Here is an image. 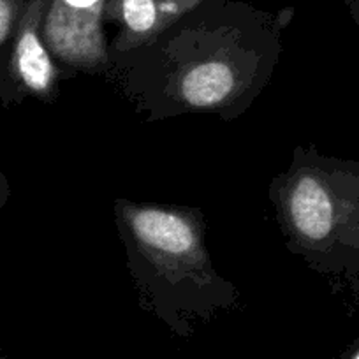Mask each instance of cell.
Returning <instances> with one entry per match:
<instances>
[{
    "mask_svg": "<svg viewBox=\"0 0 359 359\" xmlns=\"http://www.w3.org/2000/svg\"><path fill=\"white\" fill-rule=\"evenodd\" d=\"M348 6H351V11L354 15L355 22L359 23V0H348Z\"/></svg>",
    "mask_w": 359,
    "mask_h": 359,
    "instance_id": "cell-9",
    "label": "cell"
},
{
    "mask_svg": "<svg viewBox=\"0 0 359 359\" xmlns=\"http://www.w3.org/2000/svg\"><path fill=\"white\" fill-rule=\"evenodd\" d=\"M348 359H359V347L355 348L354 352H352V354H351V358H348Z\"/></svg>",
    "mask_w": 359,
    "mask_h": 359,
    "instance_id": "cell-10",
    "label": "cell"
},
{
    "mask_svg": "<svg viewBox=\"0 0 359 359\" xmlns=\"http://www.w3.org/2000/svg\"><path fill=\"white\" fill-rule=\"evenodd\" d=\"M25 0H0V106L22 99L11 78V51Z\"/></svg>",
    "mask_w": 359,
    "mask_h": 359,
    "instance_id": "cell-7",
    "label": "cell"
},
{
    "mask_svg": "<svg viewBox=\"0 0 359 359\" xmlns=\"http://www.w3.org/2000/svg\"><path fill=\"white\" fill-rule=\"evenodd\" d=\"M269 196L289 248L312 268L334 271L359 252V175L348 164L296 148Z\"/></svg>",
    "mask_w": 359,
    "mask_h": 359,
    "instance_id": "cell-2",
    "label": "cell"
},
{
    "mask_svg": "<svg viewBox=\"0 0 359 359\" xmlns=\"http://www.w3.org/2000/svg\"><path fill=\"white\" fill-rule=\"evenodd\" d=\"M206 0H108L104 16L118 29L113 55H127L157 43L168 30L198 11Z\"/></svg>",
    "mask_w": 359,
    "mask_h": 359,
    "instance_id": "cell-6",
    "label": "cell"
},
{
    "mask_svg": "<svg viewBox=\"0 0 359 359\" xmlns=\"http://www.w3.org/2000/svg\"><path fill=\"white\" fill-rule=\"evenodd\" d=\"M106 2L51 0L41 36L55 62L85 72H101L111 65L102 29Z\"/></svg>",
    "mask_w": 359,
    "mask_h": 359,
    "instance_id": "cell-4",
    "label": "cell"
},
{
    "mask_svg": "<svg viewBox=\"0 0 359 359\" xmlns=\"http://www.w3.org/2000/svg\"><path fill=\"white\" fill-rule=\"evenodd\" d=\"M277 50L250 46L241 34H213L212 39L198 41L194 51L169 53L161 60L165 67L162 92L180 109L227 111L252 101L266 85L275 65Z\"/></svg>",
    "mask_w": 359,
    "mask_h": 359,
    "instance_id": "cell-3",
    "label": "cell"
},
{
    "mask_svg": "<svg viewBox=\"0 0 359 359\" xmlns=\"http://www.w3.org/2000/svg\"><path fill=\"white\" fill-rule=\"evenodd\" d=\"M115 215L141 299L158 312L208 313L236 302V287L213 268L199 212L118 199Z\"/></svg>",
    "mask_w": 359,
    "mask_h": 359,
    "instance_id": "cell-1",
    "label": "cell"
},
{
    "mask_svg": "<svg viewBox=\"0 0 359 359\" xmlns=\"http://www.w3.org/2000/svg\"><path fill=\"white\" fill-rule=\"evenodd\" d=\"M9 196H11V185H9L8 178L2 171H0V208H4V205L8 203Z\"/></svg>",
    "mask_w": 359,
    "mask_h": 359,
    "instance_id": "cell-8",
    "label": "cell"
},
{
    "mask_svg": "<svg viewBox=\"0 0 359 359\" xmlns=\"http://www.w3.org/2000/svg\"><path fill=\"white\" fill-rule=\"evenodd\" d=\"M0 359H4V355H2V354H0Z\"/></svg>",
    "mask_w": 359,
    "mask_h": 359,
    "instance_id": "cell-11",
    "label": "cell"
},
{
    "mask_svg": "<svg viewBox=\"0 0 359 359\" xmlns=\"http://www.w3.org/2000/svg\"><path fill=\"white\" fill-rule=\"evenodd\" d=\"M51 0H25L11 51V78L20 95L51 101L57 95V62L44 44L41 29Z\"/></svg>",
    "mask_w": 359,
    "mask_h": 359,
    "instance_id": "cell-5",
    "label": "cell"
}]
</instances>
